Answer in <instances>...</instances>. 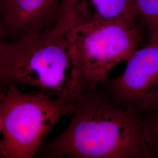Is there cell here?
<instances>
[{"mask_svg":"<svg viewBox=\"0 0 158 158\" xmlns=\"http://www.w3.org/2000/svg\"><path fill=\"white\" fill-rule=\"evenodd\" d=\"M68 127L45 142L41 158H152L142 117L109 100L98 88L87 91Z\"/></svg>","mask_w":158,"mask_h":158,"instance_id":"obj_1","label":"cell"},{"mask_svg":"<svg viewBox=\"0 0 158 158\" xmlns=\"http://www.w3.org/2000/svg\"><path fill=\"white\" fill-rule=\"evenodd\" d=\"M143 29L139 23L122 21L68 26L66 37L87 91L96 90L110 77L113 68L129 60L143 42Z\"/></svg>","mask_w":158,"mask_h":158,"instance_id":"obj_4","label":"cell"},{"mask_svg":"<svg viewBox=\"0 0 158 158\" xmlns=\"http://www.w3.org/2000/svg\"><path fill=\"white\" fill-rule=\"evenodd\" d=\"M136 16L147 32L158 29V0H134Z\"/></svg>","mask_w":158,"mask_h":158,"instance_id":"obj_8","label":"cell"},{"mask_svg":"<svg viewBox=\"0 0 158 158\" xmlns=\"http://www.w3.org/2000/svg\"><path fill=\"white\" fill-rule=\"evenodd\" d=\"M119 76L108 78L98 89L120 107L142 117L158 111V29L148 31Z\"/></svg>","mask_w":158,"mask_h":158,"instance_id":"obj_5","label":"cell"},{"mask_svg":"<svg viewBox=\"0 0 158 158\" xmlns=\"http://www.w3.org/2000/svg\"><path fill=\"white\" fill-rule=\"evenodd\" d=\"M64 0H0V40L53 28L62 16Z\"/></svg>","mask_w":158,"mask_h":158,"instance_id":"obj_6","label":"cell"},{"mask_svg":"<svg viewBox=\"0 0 158 158\" xmlns=\"http://www.w3.org/2000/svg\"><path fill=\"white\" fill-rule=\"evenodd\" d=\"M62 16L51 29L0 40L1 85L30 87L68 102H79L87 91L67 37Z\"/></svg>","mask_w":158,"mask_h":158,"instance_id":"obj_2","label":"cell"},{"mask_svg":"<svg viewBox=\"0 0 158 158\" xmlns=\"http://www.w3.org/2000/svg\"><path fill=\"white\" fill-rule=\"evenodd\" d=\"M79 102L1 85L0 158L36 156L51 131L63 117L74 113Z\"/></svg>","mask_w":158,"mask_h":158,"instance_id":"obj_3","label":"cell"},{"mask_svg":"<svg viewBox=\"0 0 158 158\" xmlns=\"http://www.w3.org/2000/svg\"><path fill=\"white\" fill-rule=\"evenodd\" d=\"M62 12L69 27L102 21L139 23L134 0H64Z\"/></svg>","mask_w":158,"mask_h":158,"instance_id":"obj_7","label":"cell"},{"mask_svg":"<svg viewBox=\"0 0 158 158\" xmlns=\"http://www.w3.org/2000/svg\"><path fill=\"white\" fill-rule=\"evenodd\" d=\"M143 135L152 158L158 157V111L142 117Z\"/></svg>","mask_w":158,"mask_h":158,"instance_id":"obj_9","label":"cell"}]
</instances>
